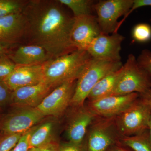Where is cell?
Instances as JSON below:
<instances>
[{
	"instance_id": "cell-1",
	"label": "cell",
	"mask_w": 151,
	"mask_h": 151,
	"mask_svg": "<svg viewBox=\"0 0 151 151\" xmlns=\"http://www.w3.org/2000/svg\"><path fill=\"white\" fill-rule=\"evenodd\" d=\"M22 13L27 22L26 44L43 47L52 58L77 50L70 37L74 17L58 0H28Z\"/></svg>"
},
{
	"instance_id": "cell-2",
	"label": "cell",
	"mask_w": 151,
	"mask_h": 151,
	"mask_svg": "<svg viewBox=\"0 0 151 151\" xmlns=\"http://www.w3.org/2000/svg\"><path fill=\"white\" fill-rule=\"evenodd\" d=\"M92 58L86 50L77 49L49 60L42 64L44 82L53 90L65 82L76 81Z\"/></svg>"
},
{
	"instance_id": "cell-3",
	"label": "cell",
	"mask_w": 151,
	"mask_h": 151,
	"mask_svg": "<svg viewBox=\"0 0 151 151\" xmlns=\"http://www.w3.org/2000/svg\"><path fill=\"white\" fill-rule=\"evenodd\" d=\"M123 64L121 62H113L92 58L79 76L70 105L82 107L92 88L105 76L119 70Z\"/></svg>"
},
{
	"instance_id": "cell-4",
	"label": "cell",
	"mask_w": 151,
	"mask_h": 151,
	"mask_svg": "<svg viewBox=\"0 0 151 151\" xmlns=\"http://www.w3.org/2000/svg\"><path fill=\"white\" fill-rule=\"evenodd\" d=\"M150 89L151 78L138 65L136 57L129 55L121 68V73L111 96L133 93L141 94Z\"/></svg>"
},
{
	"instance_id": "cell-5",
	"label": "cell",
	"mask_w": 151,
	"mask_h": 151,
	"mask_svg": "<svg viewBox=\"0 0 151 151\" xmlns=\"http://www.w3.org/2000/svg\"><path fill=\"white\" fill-rule=\"evenodd\" d=\"M151 106L140 97L128 109L115 117L116 129L121 136H134L148 129Z\"/></svg>"
},
{
	"instance_id": "cell-6",
	"label": "cell",
	"mask_w": 151,
	"mask_h": 151,
	"mask_svg": "<svg viewBox=\"0 0 151 151\" xmlns=\"http://www.w3.org/2000/svg\"><path fill=\"white\" fill-rule=\"evenodd\" d=\"M134 0H105L94 4L97 22L102 33L118 32V19L127 15L133 6Z\"/></svg>"
},
{
	"instance_id": "cell-7",
	"label": "cell",
	"mask_w": 151,
	"mask_h": 151,
	"mask_svg": "<svg viewBox=\"0 0 151 151\" xmlns=\"http://www.w3.org/2000/svg\"><path fill=\"white\" fill-rule=\"evenodd\" d=\"M45 116L36 108H18L9 113L0 122V132L2 134H24Z\"/></svg>"
},
{
	"instance_id": "cell-8",
	"label": "cell",
	"mask_w": 151,
	"mask_h": 151,
	"mask_svg": "<svg viewBox=\"0 0 151 151\" xmlns=\"http://www.w3.org/2000/svg\"><path fill=\"white\" fill-rule=\"evenodd\" d=\"M76 81H68L53 89L36 107L45 116L62 115L68 105L75 91Z\"/></svg>"
},
{
	"instance_id": "cell-9",
	"label": "cell",
	"mask_w": 151,
	"mask_h": 151,
	"mask_svg": "<svg viewBox=\"0 0 151 151\" xmlns=\"http://www.w3.org/2000/svg\"><path fill=\"white\" fill-rule=\"evenodd\" d=\"M125 37L120 34L101 33L94 38L86 51L94 59L109 62H121L120 51Z\"/></svg>"
},
{
	"instance_id": "cell-10",
	"label": "cell",
	"mask_w": 151,
	"mask_h": 151,
	"mask_svg": "<svg viewBox=\"0 0 151 151\" xmlns=\"http://www.w3.org/2000/svg\"><path fill=\"white\" fill-rule=\"evenodd\" d=\"M139 97L133 93L124 95H112L89 102L88 108L97 117H116L128 109Z\"/></svg>"
},
{
	"instance_id": "cell-11",
	"label": "cell",
	"mask_w": 151,
	"mask_h": 151,
	"mask_svg": "<svg viewBox=\"0 0 151 151\" xmlns=\"http://www.w3.org/2000/svg\"><path fill=\"white\" fill-rule=\"evenodd\" d=\"M116 129L115 117L94 122L88 137V151H105L121 136Z\"/></svg>"
},
{
	"instance_id": "cell-12",
	"label": "cell",
	"mask_w": 151,
	"mask_h": 151,
	"mask_svg": "<svg viewBox=\"0 0 151 151\" xmlns=\"http://www.w3.org/2000/svg\"><path fill=\"white\" fill-rule=\"evenodd\" d=\"M74 17L71 41L77 49L86 50L93 40L102 33L97 17L92 14Z\"/></svg>"
},
{
	"instance_id": "cell-13",
	"label": "cell",
	"mask_w": 151,
	"mask_h": 151,
	"mask_svg": "<svg viewBox=\"0 0 151 151\" xmlns=\"http://www.w3.org/2000/svg\"><path fill=\"white\" fill-rule=\"evenodd\" d=\"M27 22L22 12L0 17V43L17 45L25 41Z\"/></svg>"
},
{
	"instance_id": "cell-14",
	"label": "cell",
	"mask_w": 151,
	"mask_h": 151,
	"mask_svg": "<svg viewBox=\"0 0 151 151\" xmlns=\"http://www.w3.org/2000/svg\"><path fill=\"white\" fill-rule=\"evenodd\" d=\"M52 90L45 82L18 88L12 91L11 103L17 108H36Z\"/></svg>"
},
{
	"instance_id": "cell-15",
	"label": "cell",
	"mask_w": 151,
	"mask_h": 151,
	"mask_svg": "<svg viewBox=\"0 0 151 151\" xmlns=\"http://www.w3.org/2000/svg\"><path fill=\"white\" fill-rule=\"evenodd\" d=\"M4 82L12 91L44 82L42 65H17Z\"/></svg>"
},
{
	"instance_id": "cell-16",
	"label": "cell",
	"mask_w": 151,
	"mask_h": 151,
	"mask_svg": "<svg viewBox=\"0 0 151 151\" xmlns=\"http://www.w3.org/2000/svg\"><path fill=\"white\" fill-rule=\"evenodd\" d=\"M78 109L70 118L67 129V137L69 142L81 145L88 127L97 116L88 107L84 106Z\"/></svg>"
},
{
	"instance_id": "cell-17",
	"label": "cell",
	"mask_w": 151,
	"mask_h": 151,
	"mask_svg": "<svg viewBox=\"0 0 151 151\" xmlns=\"http://www.w3.org/2000/svg\"><path fill=\"white\" fill-rule=\"evenodd\" d=\"M8 55L16 64L21 65H42L52 58L43 47L35 45H19Z\"/></svg>"
},
{
	"instance_id": "cell-18",
	"label": "cell",
	"mask_w": 151,
	"mask_h": 151,
	"mask_svg": "<svg viewBox=\"0 0 151 151\" xmlns=\"http://www.w3.org/2000/svg\"><path fill=\"white\" fill-rule=\"evenodd\" d=\"M55 124L47 121L32 128L29 139V148L38 147L54 142Z\"/></svg>"
},
{
	"instance_id": "cell-19",
	"label": "cell",
	"mask_w": 151,
	"mask_h": 151,
	"mask_svg": "<svg viewBox=\"0 0 151 151\" xmlns=\"http://www.w3.org/2000/svg\"><path fill=\"white\" fill-rule=\"evenodd\" d=\"M121 68L105 76L92 88L87 99L93 102L111 96L121 73Z\"/></svg>"
},
{
	"instance_id": "cell-20",
	"label": "cell",
	"mask_w": 151,
	"mask_h": 151,
	"mask_svg": "<svg viewBox=\"0 0 151 151\" xmlns=\"http://www.w3.org/2000/svg\"><path fill=\"white\" fill-rule=\"evenodd\" d=\"M120 140L134 151H151V139L148 129L134 136H121Z\"/></svg>"
},
{
	"instance_id": "cell-21",
	"label": "cell",
	"mask_w": 151,
	"mask_h": 151,
	"mask_svg": "<svg viewBox=\"0 0 151 151\" xmlns=\"http://www.w3.org/2000/svg\"><path fill=\"white\" fill-rule=\"evenodd\" d=\"M63 6L72 11L73 16H82L91 14L94 1L92 0H58Z\"/></svg>"
},
{
	"instance_id": "cell-22",
	"label": "cell",
	"mask_w": 151,
	"mask_h": 151,
	"mask_svg": "<svg viewBox=\"0 0 151 151\" xmlns=\"http://www.w3.org/2000/svg\"><path fill=\"white\" fill-rule=\"evenodd\" d=\"M28 0H0V17L22 12Z\"/></svg>"
},
{
	"instance_id": "cell-23",
	"label": "cell",
	"mask_w": 151,
	"mask_h": 151,
	"mask_svg": "<svg viewBox=\"0 0 151 151\" xmlns=\"http://www.w3.org/2000/svg\"><path fill=\"white\" fill-rule=\"evenodd\" d=\"M132 37L136 41L146 43L151 40V26L147 23L138 24L133 28Z\"/></svg>"
},
{
	"instance_id": "cell-24",
	"label": "cell",
	"mask_w": 151,
	"mask_h": 151,
	"mask_svg": "<svg viewBox=\"0 0 151 151\" xmlns=\"http://www.w3.org/2000/svg\"><path fill=\"white\" fill-rule=\"evenodd\" d=\"M9 55H0V81H4L10 75L17 67L9 57Z\"/></svg>"
},
{
	"instance_id": "cell-25",
	"label": "cell",
	"mask_w": 151,
	"mask_h": 151,
	"mask_svg": "<svg viewBox=\"0 0 151 151\" xmlns=\"http://www.w3.org/2000/svg\"><path fill=\"white\" fill-rule=\"evenodd\" d=\"M24 134H0V151H10L18 142Z\"/></svg>"
},
{
	"instance_id": "cell-26",
	"label": "cell",
	"mask_w": 151,
	"mask_h": 151,
	"mask_svg": "<svg viewBox=\"0 0 151 151\" xmlns=\"http://www.w3.org/2000/svg\"><path fill=\"white\" fill-rule=\"evenodd\" d=\"M138 65L151 78V51L145 49L137 58Z\"/></svg>"
},
{
	"instance_id": "cell-27",
	"label": "cell",
	"mask_w": 151,
	"mask_h": 151,
	"mask_svg": "<svg viewBox=\"0 0 151 151\" xmlns=\"http://www.w3.org/2000/svg\"><path fill=\"white\" fill-rule=\"evenodd\" d=\"M12 91L4 81H0V108L11 103Z\"/></svg>"
},
{
	"instance_id": "cell-28",
	"label": "cell",
	"mask_w": 151,
	"mask_h": 151,
	"mask_svg": "<svg viewBox=\"0 0 151 151\" xmlns=\"http://www.w3.org/2000/svg\"><path fill=\"white\" fill-rule=\"evenodd\" d=\"M31 129L22 136L18 142L10 151H28L29 149V139Z\"/></svg>"
},
{
	"instance_id": "cell-29",
	"label": "cell",
	"mask_w": 151,
	"mask_h": 151,
	"mask_svg": "<svg viewBox=\"0 0 151 151\" xmlns=\"http://www.w3.org/2000/svg\"><path fill=\"white\" fill-rule=\"evenodd\" d=\"M147 6H151V0H134L133 6L129 12L128 13L127 15L124 17V18L120 22V24H122L128 16L133 11L139 8Z\"/></svg>"
},
{
	"instance_id": "cell-30",
	"label": "cell",
	"mask_w": 151,
	"mask_h": 151,
	"mask_svg": "<svg viewBox=\"0 0 151 151\" xmlns=\"http://www.w3.org/2000/svg\"><path fill=\"white\" fill-rule=\"evenodd\" d=\"M60 145L55 141L38 147L29 149L28 151H59Z\"/></svg>"
},
{
	"instance_id": "cell-31",
	"label": "cell",
	"mask_w": 151,
	"mask_h": 151,
	"mask_svg": "<svg viewBox=\"0 0 151 151\" xmlns=\"http://www.w3.org/2000/svg\"><path fill=\"white\" fill-rule=\"evenodd\" d=\"M82 145H76L68 142L60 145L59 151H83Z\"/></svg>"
},
{
	"instance_id": "cell-32",
	"label": "cell",
	"mask_w": 151,
	"mask_h": 151,
	"mask_svg": "<svg viewBox=\"0 0 151 151\" xmlns=\"http://www.w3.org/2000/svg\"><path fill=\"white\" fill-rule=\"evenodd\" d=\"M17 45H11L0 43V55H9Z\"/></svg>"
},
{
	"instance_id": "cell-33",
	"label": "cell",
	"mask_w": 151,
	"mask_h": 151,
	"mask_svg": "<svg viewBox=\"0 0 151 151\" xmlns=\"http://www.w3.org/2000/svg\"><path fill=\"white\" fill-rule=\"evenodd\" d=\"M139 97L144 103L151 106V89L145 93L139 94Z\"/></svg>"
},
{
	"instance_id": "cell-34",
	"label": "cell",
	"mask_w": 151,
	"mask_h": 151,
	"mask_svg": "<svg viewBox=\"0 0 151 151\" xmlns=\"http://www.w3.org/2000/svg\"><path fill=\"white\" fill-rule=\"evenodd\" d=\"M148 127L149 133H150L151 139V113L150 116V119H149Z\"/></svg>"
},
{
	"instance_id": "cell-35",
	"label": "cell",
	"mask_w": 151,
	"mask_h": 151,
	"mask_svg": "<svg viewBox=\"0 0 151 151\" xmlns=\"http://www.w3.org/2000/svg\"><path fill=\"white\" fill-rule=\"evenodd\" d=\"M111 151H126L124 150H123V149H122L118 148V149H115V150H112Z\"/></svg>"
}]
</instances>
